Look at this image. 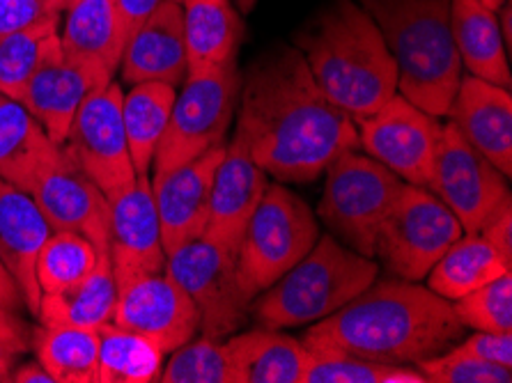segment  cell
<instances>
[{
  "label": "cell",
  "instance_id": "1",
  "mask_svg": "<svg viewBox=\"0 0 512 383\" xmlns=\"http://www.w3.org/2000/svg\"><path fill=\"white\" fill-rule=\"evenodd\" d=\"M235 136L276 182L308 184L347 150H361L352 115L331 104L297 46L255 58L239 85Z\"/></svg>",
  "mask_w": 512,
  "mask_h": 383
},
{
  "label": "cell",
  "instance_id": "2",
  "mask_svg": "<svg viewBox=\"0 0 512 383\" xmlns=\"http://www.w3.org/2000/svg\"><path fill=\"white\" fill-rule=\"evenodd\" d=\"M453 303L414 280L372 283L333 315L308 328V351H338L386 365H418L464 338Z\"/></svg>",
  "mask_w": 512,
  "mask_h": 383
},
{
  "label": "cell",
  "instance_id": "3",
  "mask_svg": "<svg viewBox=\"0 0 512 383\" xmlns=\"http://www.w3.org/2000/svg\"><path fill=\"white\" fill-rule=\"evenodd\" d=\"M331 104L361 120L398 92V69L377 23L354 0H331L294 35Z\"/></svg>",
  "mask_w": 512,
  "mask_h": 383
},
{
  "label": "cell",
  "instance_id": "4",
  "mask_svg": "<svg viewBox=\"0 0 512 383\" xmlns=\"http://www.w3.org/2000/svg\"><path fill=\"white\" fill-rule=\"evenodd\" d=\"M382 33L398 69V92L446 117L462 81L451 28V0H359Z\"/></svg>",
  "mask_w": 512,
  "mask_h": 383
},
{
  "label": "cell",
  "instance_id": "5",
  "mask_svg": "<svg viewBox=\"0 0 512 383\" xmlns=\"http://www.w3.org/2000/svg\"><path fill=\"white\" fill-rule=\"evenodd\" d=\"M377 273L379 264L372 257L347 248L331 234H320L317 244L290 271L255 296L248 315L265 328L315 324L347 306Z\"/></svg>",
  "mask_w": 512,
  "mask_h": 383
},
{
  "label": "cell",
  "instance_id": "6",
  "mask_svg": "<svg viewBox=\"0 0 512 383\" xmlns=\"http://www.w3.org/2000/svg\"><path fill=\"white\" fill-rule=\"evenodd\" d=\"M317 239L320 225L306 200L281 182H269L235 255L237 278L248 303L290 271Z\"/></svg>",
  "mask_w": 512,
  "mask_h": 383
},
{
  "label": "cell",
  "instance_id": "7",
  "mask_svg": "<svg viewBox=\"0 0 512 383\" xmlns=\"http://www.w3.org/2000/svg\"><path fill=\"white\" fill-rule=\"evenodd\" d=\"M324 175L327 182L317 216L340 244L375 257L377 232L407 182L359 150L338 154Z\"/></svg>",
  "mask_w": 512,
  "mask_h": 383
},
{
  "label": "cell",
  "instance_id": "8",
  "mask_svg": "<svg viewBox=\"0 0 512 383\" xmlns=\"http://www.w3.org/2000/svg\"><path fill=\"white\" fill-rule=\"evenodd\" d=\"M242 72L235 65L203 74H186L182 92L175 95L173 111L152 161V175L168 173L223 145L235 117Z\"/></svg>",
  "mask_w": 512,
  "mask_h": 383
},
{
  "label": "cell",
  "instance_id": "9",
  "mask_svg": "<svg viewBox=\"0 0 512 383\" xmlns=\"http://www.w3.org/2000/svg\"><path fill=\"white\" fill-rule=\"evenodd\" d=\"M462 234L460 221L437 195L405 184L377 232L375 257L389 276L421 283Z\"/></svg>",
  "mask_w": 512,
  "mask_h": 383
},
{
  "label": "cell",
  "instance_id": "10",
  "mask_svg": "<svg viewBox=\"0 0 512 383\" xmlns=\"http://www.w3.org/2000/svg\"><path fill=\"white\" fill-rule=\"evenodd\" d=\"M166 276L182 287L200 315L207 338L226 340L248 322L251 303L237 278L235 255L207 237L186 241L166 255Z\"/></svg>",
  "mask_w": 512,
  "mask_h": 383
},
{
  "label": "cell",
  "instance_id": "11",
  "mask_svg": "<svg viewBox=\"0 0 512 383\" xmlns=\"http://www.w3.org/2000/svg\"><path fill=\"white\" fill-rule=\"evenodd\" d=\"M428 189L453 211L464 232H478L512 200L508 177L473 150L451 122L441 131Z\"/></svg>",
  "mask_w": 512,
  "mask_h": 383
},
{
  "label": "cell",
  "instance_id": "12",
  "mask_svg": "<svg viewBox=\"0 0 512 383\" xmlns=\"http://www.w3.org/2000/svg\"><path fill=\"white\" fill-rule=\"evenodd\" d=\"M359 147L402 182L428 189L434 154L444 131L437 115L411 104L400 92L368 117L356 120Z\"/></svg>",
  "mask_w": 512,
  "mask_h": 383
},
{
  "label": "cell",
  "instance_id": "13",
  "mask_svg": "<svg viewBox=\"0 0 512 383\" xmlns=\"http://www.w3.org/2000/svg\"><path fill=\"white\" fill-rule=\"evenodd\" d=\"M122 97V85L115 81L88 95L74 115L65 140L67 154L106 193V198L138 177L122 122Z\"/></svg>",
  "mask_w": 512,
  "mask_h": 383
},
{
  "label": "cell",
  "instance_id": "14",
  "mask_svg": "<svg viewBox=\"0 0 512 383\" xmlns=\"http://www.w3.org/2000/svg\"><path fill=\"white\" fill-rule=\"evenodd\" d=\"M108 205L111 225L106 253L118 287L164 271L166 250L150 177H136L122 191L108 195Z\"/></svg>",
  "mask_w": 512,
  "mask_h": 383
},
{
  "label": "cell",
  "instance_id": "15",
  "mask_svg": "<svg viewBox=\"0 0 512 383\" xmlns=\"http://www.w3.org/2000/svg\"><path fill=\"white\" fill-rule=\"evenodd\" d=\"M111 324L143 335L170 354L200 331V315L182 287L161 271L118 287Z\"/></svg>",
  "mask_w": 512,
  "mask_h": 383
},
{
  "label": "cell",
  "instance_id": "16",
  "mask_svg": "<svg viewBox=\"0 0 512 383\" xmlns=\"http://www.w3.org/2000/svg\"><path fill=\"white\" fill-rule=\"evenodd\" d=\"M113 81V74L97 62L69 56L60 49L42 62L30 78L19 104L42 124L56 145H65L74 115L88 95Z\"/></svg>",
  "mask_w": 512,
  "mask_h": 383
},
{
  "label": "cell",
  "instance_id": "17",
  "mask_svg": "<svg viewBox=\"0 0 512 383\" xmlns=\"http://www.w3.org/2000/svg\"><path fill=\"white\" fill-rule=\"evenodd\" d=\"M223 154H226V143L212 147L198 159L186 161L168 173L152 175L154 207L159 214L166 255L186 241L203 237L209 214V193H212L214 173Z\"/></svg>",
  "mask_w": 512,
  "mask_h": 383
},
{
  "label": "cell",
  "instance_id": "18",
  "mask_svg": "<svg viewBox=\"0 0 512 383\" xmlns=\"http://www.w3.org/2000/svg\"><path fill=\"white\" fill-rule=\"evenodd\" d=\"M33 200L51 225V230L79 232L99 250L108 248L111 205L106 193L76 166L67 154L37 177Z\"/></svg>",
  "mask_w": 512,
  "mask_h": 383
},
{
  "label": "cell",
  "instance_id": "19",
  "mask_svg": "<svg viewBox=\"0 0 512 383\" xmlns=\"http://www.w3.org/2000/svg\"><path fill=\"white\" fill-rule=\"evenodd\" d=\"M267 186L269 175L251 159L242 140L232 138L214 173L203 237L237 255L248 218L253 216Z\"/></svg>",
  "mask_w": 512,
  "mask_h": 383
},
{
  "label": "cell",
  "instance_id": "20",
  "mask_svg": "<svg viewBox=\"0 0 512 383\" xmlns=\"http://www.w3.org/2000/svg\"><path fill=\"white\" fill-rule=\"evenodd\" d=\"M446 117L473 150L506 177L512 175V99L508 88L471 74L462 76Z\"/></svg>",
  "mask_w": 512,
  "mask_h": 383
},
{
  "label": "cell",
  "instance_id": "21",
  "mask_svg": "<svg viewBox=\"0 0 512 383\" xmlns=\"http://www.w3.org/2000/svg\"><path fill=\"white\" fill-rule=\"evenodd\" d=\"M122 81L168 83L177 88L186 78V42L182 7L177 0H161L129 35L120 58Z\"/></svg>",
  "mask_w": 512,
  "mask_h": 383
},
{
  "label": "cell",
  "instance_id": "22",
  "mask_svg": "<svg viewBox=\"0 0 512 383\" xmlns=\"http://www.w3.org/2000/svg\"><path fill=\"white\" fill-rule=\"evenodd\" d=\"M51 225L33 195L0 179V262L21 287L26 308L37 317L42 289L37 285V255L49 239Z\"/></svg>",
  "mask_w": 512,
  "mask_h": 383
},
{
  "label": "cell",
  "instance_id": "23",
  "mask_svg": "<svg viewBox=\"0 0 512 383\" xmlns=\"http://www.w3.org/2000/svg\"><path fill=\"white\" fill-rule=\"evenodd\" d=\"M65 156L19 101L0 97V179L30 193L46 168Z\"/></svg>",
  "mask_w": 512,
  "mask_h": 383
},
{
  "label": "cell",
  "instance_id": "24",
  "mask_svg": "<svg viewBox=\"0 0 512 383\" xmlns=\"http://www.w3.org/2000/svg\"><path fill=\"white\" fill-rule=\"evenodd\" d=\"M186 74H203L237 62L244 26L232 0H182Z\"/></svg>",
  "mask_w": 512,
  "mask_h": 383
},
{
  "label": "cell",
  "instance_id": "25",
  "mask_svg": "<svg viewBox=\"0 0 512 383\" xmlns=\"http://www.w3.org/2000/svg\"><path fill=\"white\" fill-rule=\"evenodd\" d=\"M235 383H304L306 345L281 328L258 326L226 340Z\"/></svg>",
  "mask_w": 512,
  "mask_h": 383
},
{
  "label": "cell",
  "instance_id": "26",
  "mask_svg": "<svg viewBox=\"0 0 512 383\" xmlns=\"http://www.w3.org/2000/svg\"><path fill=\"white\" fill-rule=\"evenodd\" d=\"M451 28L462 67L471 76L510 90L508 49L496 12L478 0H451Z\"/></svg>",
  "mask_w": 512,
  "mask_h": 383
},
{
  "label": "cell",
  "instance_id": "27",
  "mask_svg": "<svg viewBox=\"0 0 512 383\" xmlns=\"http://www.w3.org/2000/svg\"><path fill=\"white\" fill-rule=\"evenodd\" d=\"M65 12V28L60 33L62 51L97 62L111 74L118 72L127 33L115 0H76Z\"/></svg>",
  "mask_w": 512,
  "mask_h": 383
},
{
  "label": "cell",
  "instance_id": "28",
  "mask_svg": "<svg viewBox=\"0 0 512 383\" xmlns=\"http://www.w3.org/2000/svg\"><path fill=\"white\" fill-rule=\"evenodd\" d=\"M115 303H118V280L113 276L108 253L99 257V264L88 278L60 292L42 294L37 319L42 326L99 328L111 324Z\"/></svg>",
  "mask_w": 512,
  "mask_h": 383
},
{
  "label": "cell",
  "instance_id": "29",
  "mask_svg": "<svg viewBox=\"0 0 512 383\" xmlns=\"http://www.w3.org/2000/svg\"><path fill=\"white\" fill-rule=\"evenodd\" d=\"M510 269L512 260L487 244L478 232H464L430 269L425 285L453 303Z\"/></svg>",
  "mask_w": 512,
  "mask_h": 383
},
{
  "label": "cell",
  "instance_id": "30",
  "mask_svg": "<svg viewBox=\"0 0 512 383\" xmlns=\"http://www.w3.org/2000/svg\"><path fill=\"white\" fill-rule=\"evenodd\" d=\"M175 95V88L168 83H136L129 92H124L122 122L138 177H150L154 154L166 134Z\"/></svg>",
  "mask_w": 512,
  "mask_h": 383
},
{
  "label": "cell",
  "instance_id": "31",
  "mask_svg": "<svg viewBox=\"0 0 512 383\" xmlns=\"http://www.w3.org/2000/svg\"><path fill=\"white\" fill-rule=\"evenodd\" d=\"M30 347L56 383H97L99 331L37 326L30 333Z\"/></svg>",
  "mask_w": 512,
  "mask_h": 383
},
{
  "label": "cell",
  "instance_id": "32",
  "mask_svg": "<svg viewBox=\"0 0 512 383\" xmlns=\"http://www.w3.org/2000/svg\"><path fill=\"white\" fill-rule=\"evenodd\" d=\"M164 351L115 324L99 328L97 383H152L164 370Z\"/></svg>",
  "mask_w": 512,
  "mask_h": 383
},
{
  "label": "cell",
  "instance_id": "33",
  "mask_svg": "<svg viewBox=\"0 0 512 383\" xmlns=\"http://www.w3.org/2000/svg\"><path fill=\"white\" fill-rule=\"evenodd\" d=\"M60 23H44L0 37V95L21 101L42 62L60 49Z\"/></svg>",
  "mask_w": 512,
  "mask_h": 383
},
{
  "label": "cell",
  "instance_id": "34",
  "mask_svg": "<svg viewBox=\"0 0 512 383\" xmlns=\"http://www.w3.org/2000/svg\"><path fill=\"white\" fill-rule=\"evenodd\" d=\"M106 250H99L88 237L79 232L67 230H51L49 239L37 255V285H40L42 294L60 292L83 278H88L99 264Z\"/></svg>",
  "mask_w": 512,
  "mask_h": 383
},
{
  "label": "cell",
  "instance_id": "35",
  "mask_svg": "<svg viewBox=\"0 0 512 383\" xmlns=\"http://www.w3.org/2000/svg\"><path fill=\"white\" fill-rule=\"evenodd\" d=\"M304 383H428L418 367L386 365L338 351H310Z\"/></svg>",
  "mask_w": 512,
  "mask_h": 383
},
{
  "label": "cell",
  "instance_id": "36",
  "mask_svg": "<svg viewBox=\"0 0 512 383\" xmlns=\"http://www.w3.org/2000/svg\"><path fill=\"white\" fill-rule=\"evenodd\" d=\"M159 381L164 383H235L226 342L193 338L182 347L170 351L168 363L161 370Z\"/></svg>",
  "mask_w": 512,
  "mask_h": 383
},
{
  "label": "cell",
  "instance_id": "37",
  "mask_svg": "<svg viewBox=\"0 0 512 383\" xmlns=\"http://www.w3.org/2000/svg\"><path fill=\"white\" fill-rule=\"evenodd\" d=\"M453 312L464 328L512 333V271L460 296Z\"/></svg>",
  "mask_w": 512,
  "mask_h": 383
},
{
  "label": "cell",
  "instance_id": "38",
  "mask_svg": "<svg viewBox=\"0 0 512 383\" xmlns=\"http://www.w3.org/2000/svg\"><path fill=\"white\" fill-rule=\"evenodd\" d=\"M425 381L432 383H510L512 370L492 365L464 354L460 349H446L444 354L428 358L416 365Z\"/></svg>",
  "mask_w": 512,
  "mask_h": 383
},
{
  "label": "cell",
  "instance_id": "39",
  "mask_svg": "<svg viewBox=\"0 0 512 383\" xmlns=\"http://www.w3.org/2000/svg\"><path fill=\"white\" fill-rule=\"evenodd\" d=\"M62 10L53 0H0V37L21 30L60 23Z\"/></svg>",
  "mask_w": 512,
  "mask_h": 383
},
{
  "label": "cell",
  "instance_id": "40",
  "mask_svg": "<svg viewBox=\"0 0 512 383\" xmlns=\"http://www.w3.org/2000/svg\"><path fill=\"white\" fill-rule=\"evenodd\" d=\"M455 349L464 351L480 361L501 365L512 370V333H496V331H476L467 335L460 342H455Z\"/></svg>",
  "mask_w": 512,
  "mask_h": 383
},
{
  "label": "cell",
  "instance_id": "41",
  "mask_svg": "<svg viewBox=\"0 0 512 383\" xmlns=\"http://www.w3.org/2000/svg\"><path fill=\"white\" fill-rule=\"evenodd\" d=\"M30 328L19 317V312L0 308V351L10 356H21L30 349Z\"/></svg>",
  "mask_w": 512,
  "mask_h": 383
},
{
  "label": "cell",
  "instance_id": "42",
  "mask_svg": "<svg viewBox=\"0 0 512 383\" xmlns=\"http://www.w3.org/2000/svg\"><path fill=\"white\" fill-rule=\"evenodd\" d=\"M487 244H492L499 253L512 260V200L506 202L496 214L478 230Z\"/></svg>",
  "mask_w": 512,
  "mask_h": 383
},
{
  "label": "cell",
  "instance_id": "43",
  "mask_svg": "<svg viewBox=\"0 0 512 383\" xmlns=\"http://www.w3.org/2000/svg\"><path fill=\"white\" fill-rule=\"evenodd\" d=\"M159 3L161 0H115V5H118V12H120V19H122V26H124V33H127V39L131 33H134L138 23H141Z\"/></svg>",
  "mask_w": 512,
  "mask_h": 383
},
{
  "label": "cell",
  "instance_id": "44",
  "mask_svg": "<svg viewBox=\"0 0 512 383\" xmlns=\"http://www.w3.org/2000/svg\"><path fill=\"white\" fill-rule=\"evenodd\" d=\"M0 308L12 310V312H21L26 308V299H23L21 287L17 285V280L3 262H0Z\"/></svg>",
  "mask_w": 512,
  "mask_h": 383
},
{
  "label": "cell",
  "instance_id": "45",
  "mask_svg": "<svg viewBox=\"0 0 512 383\" xmlns=\"http://www.w3.org/2000/svg\"><path fill=\"white\" fill-rule=\"evenodd\" d=\"M10 381L17 383H56L49 372L44 370L40 361H28L19 367H14L10 374Z\"/></svg>",
  "mask_w": 512,
  "mask_h": 383
},
{
  "label": "cell",
  "instance_id": "46",
  "mask_svg": "<svg viewBox=\"0 0 512 383\" xmlns=\"http://www.w3.org/2000/svg\"><path fill=\"white\" fill-rule=\"evenodd\" d=\"M496 21H499L503 44H506V49H510L512 46V5H510V0H506V3L496 10Z\"/></svg>",
  "mask_w": 512,
  "mask_h": 383
},
{
  "label": "cell",
  "instance_id": "47",
  "mask_svg": "<svg viewBox=\"0 0 512 383\" xmlns=\"http://www.w3.org/2000/svg\"><path fill=\"white\" fill-rule=\"evenodd\" d=\"M12 370H14V356L0 351V381H10Z\"/></svg>",
  "mask_w": 512,
  "mask_h": 383
},
{
  "label": "cell",
  "instance_id": "48",
  "mask_svg": "<svg viewBox=\"0 0 512 383\" xmlns=\"http://www.w3.org/2000/svg\"><path fill=\"white\" fill-rule=\"evenodd\" d=\"M232 3H235L239 12L248 14V12H253V7H255V3H258V0H232Z\"/></svg>",
  "mask_w": 512,
  "mask_h": 383
},
{
  "label": "cell",
  "instance_id": "49",
  "mask_svg": "<svg viewBox=\"0 0 512 383\" xmlns=\"http://www.w3.org/2000/svg\"><path fill=\"white\" fill-rule=\"evenodd\" d=\"M478 3H483L485 7H490L492 12H496L503 3H506V0H478Z\"/></svg>",
  "mask_w": 512,
  "mask_h": 383
},
{
  "label": "cell",
  "instance_id": "50",
  "mask_svg": "<svg viewBox=\"0 0 512 383\" xmlns=\"http://www.w3.org/2000/svg\"><path fill=\"white\" fill-rule=\"evenodd\" d=\"M74 3H76V0H60L62 10H67V7H69V5H74Z\"/></svg>",
  "mask_w": 512,
  "mask_h": 383
},
{
  "label": "cell",
  "instance_id": "51",
  "mask_svg": "<svg viewBox=\"0 0 512 383\" xmlns=\"http://www.w3.org/2000/svg\"><path fill=\"white\" fill-rule=\"evenodd\" d=\"M53 3H56L58 7H60V10H62V5H60V0H53ZM62 12H65V10H62Z\"/></svg>",
  "mask_w": 512,
  "mask_h": 383
},
{
  "label": "cell",
  "instance_id": "52",
  "mask_svg": "<svg viewBox=\"0 0 512 383\" xmlns=\"http://www.w3.org/2000/svg\"><path fill=\"white\" fill-rule=\"evenodd\" d=\"M177 3H182V0H177Z\"/></svg>",
  "mask_w": 512,
  "mask_h": 383
},
{
  "label": "cell",
  "instance_id": "53",
  "mask_svg": "<svg viewBox=\"0 0 512 383\" xmlns=\"http://www.w3.org/2000/svg\"><path fill=\"white\" fill-rule=\"evenodd\" d=\"M0 97H3V95H0Z\"/></svg>",
  "mask_w": 512,
  "mask_h": 383
}]
</instances>
